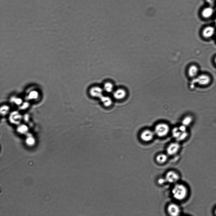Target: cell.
Listing matches in <instances>:
<instances>
[{
    "mask_svg": "<svg viewBox=\"0 0 216 216\" xmlns=\"http://www.w3.org/2000/svg\"><path fill=\"white\" fill-rule=\"evenodd\" d=\"M173 197L178 201H182L186 198L189 193V189L184 184L178 182L174 185L171 190Z\"/></svg>",
    "mask_w": 216,
    "mask_h": 216,
    "instance_id": "cell-1",
    "label": "cell"
},
{
    "mask_svg": "<svg viewBox=\"0 0 216 216\" xmlns=\"http://www.w3.org/2000/svg\"><path fill=\"white\" fill-rule=\"evenodd\" d=\"M172 135L178 142L185 140L187 138L188 135L187 131V127L181 125L179 127L174 128L172 131Z\"/></svg>",
    "mask_w": 216,
    "mask_h": 216,
    "instance_id": "cell-2",
    "label": "cell"
},
{
    "mask_svg": "<svg viewBox=\"0 0 216 216\" xmlns=\"http://www.w3.org/2000/svg\"><path fill=\"white\" fill-rule=\"evenodd\" d=\"M170 127L168 124L165 123H159L156 125L155 128V134L160 138L164 137L169 133Z\"/></svg>",
    "mask_w": 216,
    "mask_h": 216,
    "instance_id": "cell-3",
    "label": "cell"
},
{
    "mask_svg": "<svg viewBox=\"0 0 216 216\" xmlns=\"http://www.w3.org/2000/svg\"><path fill=\"white\" fill-rule=\"evenodd\" d=\"M167 183L174 185L179 182V174L174 170H170L166 172L164 176Z\"/></svg>",
    "mask_w": 216,
    "mask_h": 216,
    "instance_id": "cell-4",
    "label": "cell"
},
{
    "mask_svg": "<svg viewBox=\"0 0 216 216\" xmlns=\"http://www.w3.org/2000/svg\"><path fill=\"white\" fill-rule=\"evenodd\" d=\"M215 10L214 7L207 5L202 8L200 11V15L204 19H209L214 15Z\"/></svg>",
    "mask_w": 216,
    "mask_h": 216,
    "instance_id": "cell-5",
    "label": "cell"
},
{
    "mask_svg": "<svg viewBox=\"0 0 216 216\" xmlns=\"http://www.w3.org/2000/svg\"><path fill=\"white\" fill-rule=\"evenodd\" d=\"M194 82L201 86H206L209 85L211 81L210 76L205 73L200 74L197 77L194 78Z\"/></svg>",
    "mask_w": 216,
    "mask_h": 216,
    "instance_id": "cell-6",
    "label": "cell"
},
{
    "mask_svg": "<svg viewBox=\"0 0 216 216\" xmlns=\"http://www.w3.org/2000/svg\"><path fill=\"white\" fill-rule=\"evenodd\" d=\"M216 28L215 26L208 25L204 27L201 32V35L202 38L205 39H210L215 35Z\"/></svg>",
    "mask_w": 216,
    "mask_h": 216,
    "instance_id": "cell-7",
    "label": "cell"
},
{
    "mask_svg": "<svg viewBox=\"0 0 216 216\" xmlns=\"http://www.w3.org/2000/svg\"><path fill=\"white\" fill-rule=\"evenodd\" d=\"M104 92L103 87L98 86H93L89 90V94L91 97L98 99L104 95Z\"/></svg>",
    "mask_w": 216,
    "mask_h": 216,
    "instance_id": "cell-8",
    "label": "cell"
},
{
    "mask_svg": "<svg viewBox=\"0 0 216 216\" xmlns=\"http://www.w3.org/2000/svg\"><path fill=\"white\" fill-rule=\"evenodd\" d=\"M167 211L170 216H178L181 214V209L178 204L171 202L168 204L167 207Z\"/></svg>",
    "mask_w": 216,
    "mask_h": 216,
    "instance_id": "cell-9",
    "label": "cell"
},
{
    "mask_svg": "<svg viewBox=\"0 0 216 216\" xmlns=\"http://www.w3.org/2000/svg\"><path fill=\"white\" fill-rule=\"evenodd\" d=\"M180 148V145L178 142H173L168 146L166 153L169 156H174L179 152Z\"/></svg>",
    "mask_w": 216,
    "mask_h": 216,
    "instance_id": "cell-10",
    "label": "cell"
},
{
    "mask_svg": "<svg viewBox=\"0 0 216 216\" xmlns=\"http://www.w3.org/2000/svg\"><path fill=\"white\" fill-rule=\"evenodd\" d=\"M112 94L114 98L117 100H122L126 98L127 93L126 89L119 88L115 89Z\"/></svg>",
    "mask_w": 216,
    "mask_h": 216,
    "instance_id": "cell-11",
    "label": "cell"
},
{
    "mask_svg": "<svg viewBox=\"0 0 216 216\" xmlns=\"http://www.w3.org/2000/svg\"><path fill=\"white\" fill-rule=\"evenodd\" d=\"M187 74L190 77L194 78L200 74V69L198 66L195 64H192L188 67Z\"/></svg>",
    "mask_w": 216,
    "mask_h": 216,
    "instance_id": "cell-12",
    "label": "cell"
},
{
    "mask_svg": "<svg viewBox=\"0 0 216 216\" xmlns=\"http://www.w3.org/2000/svg\"><path fill=\"white\" fill-rule=\"evenodd\" d=\"M155 134L154 131L149 130H146L141 133L140 138L144 142H149L153 139Z\"/></svg>",
    "mask_w": 216,
    "mask_h": 216,
    "instance_id": "cell-13",
    "label": "cell"
},
{
    "mask_svg": "<svg viewBox=\"0 0 216 216\" xmlns=\"http://www.w3.org/2000/svg\"><path fill=\"white\" fill-rule=\"evenodd\" d=\"M101 103L106 107H111L113 103V100L111 97L104 94L99 99Z\"/></svg>",
    "mask_w": 216,
    "mask_h": 216,
    "instance_id": "cell-14",
    "label": "cell"
},
{
    "mask_svg": "<svg viewBox=\"0 0 216 216\" xmlns=\"http://www.w3.org/2000/svg\"><path fill=\"white\" fill-rule=\"evenodd\" d=\"M102 87L104 92L107 94H112L115 90L114 84L110 81L105 82Z\"/></svg>",
    "mask_w": 216,
    "mask_h": 216,
    "instance_id": "cell-15",
    "label": "cell"
},
{
    "mask_svg": "<svg viewBox=\"0 0 216 216\" xmlns=\"http://www.w3.org/2000/svg\"><path fill=\"white\" fill-rule=\"evenodd\" d=\"M169 156L166 153H161L158 154L156 157V162L160 164H163L167 161Z\"/></svg>",
    "mask_w": 216,
    "mask_h": 216,
    "instance_id": "cell-16",
    "label": "cell"
},
{
    "mask_svg": "<svg viewBox=\"0 0 216 216\" xmlns=\"http://www.w3.org/2000/svg\"><path fill=\"white\" fill-rule=\"evenodd\" d=\"M192 118L190 116H187L182 121V124L186 127L189 126L192 122Z\"/></svg>",
    "mask_w": 216,
    "mask_h": 216,
    "instance_id": "cell-17",
    "label": "cell"
},
{
    "mask_svg": "<svg viewBox=\"0 0 216 216\" xmlns=\"http://www.w3.org/2000/svg\"><path fill=\"white\" fill-rule=\"evenodd\" d=\"M158 183L160 185H164L166 183H167L166 180L164 177H161L159 178L158 180Z\"/></svg>",
    "mask_w": 216,
    "mask_h": 216,
    "instance_id": "cell-18",
    "label": "cell"
},
{
    "mask_svg": "<svg viewBox=\"0 0 216 216\" xmlns=\"http://www.w3.org/2000/svg\"><path fill=\"white\" fill-rule=\"evenodd\" d=\"M207 5L214 7L216 4V0H206Z\"/></svg>",
    "mask_w": 216,
    "mask_h": 216,
    "instance_id": "cell-19",
    "label": "cell"
},
{
    "mask_svg": "<svg viewBox=\"0 0 216 216\" xmlns=\"http://www.w3.org/2000/svg\"><path fill=\"white\" fill-rule=\"evenodd\" d=\"M212 214L213 215L216 216V204L214 206L212 209Z\"/></svg>",
    "mask_w": 216,
    "mask_h": 216,
    "instance_id": "cell-20",
    "label": "cell"
},
{
    "mask_svg": "<svg viewBox=\"0 0 216 216\" xmlns=\"http://www.w3.org/2000/svg\"><path fill=\"white\" fill-rule=\"evenodd\" d=\"M213 61L214 64L216 66V55L214 57Z\"/></svg>",
    "mask_w": 216,
    "mask_h": 216,
    "instance_id": "cell-21",
    "label": "cell"
},
{
    "mask_svg": "<svg viewBox=\"0 0 216 216\" xmlns=\"http://www.w3.org/2000/svg\"><path fill=\"white\" fill-rule=\"evenodd\" d=\"M214 24L215 25V26L216 27V17L214 19Z\"/></svg>",
    "mask_w": 216,
    "mask_h": 216,
    "instance_id": "cell-22",
    "label": "cell"
}]
</instances>
